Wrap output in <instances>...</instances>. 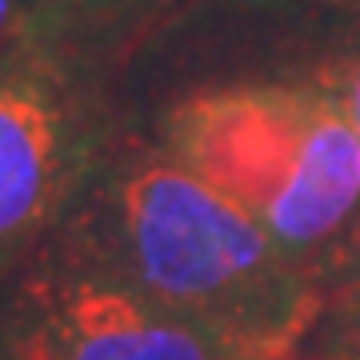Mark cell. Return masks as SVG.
<instances>
[{
	"label": "cell",
	"instance_id": "obj_1",
	"mask_svg": "<svg viewBox=\"0 0 360 360\" xmlns=\"http://www.w3.org/2000/svg\"><path fill=\"white\" fill-rule=\"evenodd\" d=\"M92 180L96 200H77L60 236L248 360L288 356L316 292L257 217L172 156L92 165Z\"/></svg>",
	"mask_w": 360,
	"mask_h": 360
},
{
	"label": "cell",
	"instance_id": "obj_2",
	"mask_svg": "<svg viewBox=\"0 0 360 360\" xmlns=\"http://www.w3.org/2000/svg\"><path fill=\"white\" fill-rule=\"evenodd\" d=\"M172 160L236 200L288 248H316L360 205V144L316 89L196 92L165 120Z\"/></svg>",
	"mask_w": 360,
	"mask_h": 360
},
{
	"label": "cell",
	"instance_id": "obj_3",
	"mask_svg": "<svg viewBox=\"0 0 360 360\" xmlns=\"http://www.w3.org/2000/svg\"><path fill=\"white\" fill-rule=\"evenodd\" d=\"M0 281V360H248L60 232Z\"/></svg>",
	"mask_w": 360,
	"mask_h": 360
},
{
	"label": "cell",
	"instance_id": "obj_4",
	"mask_svg": "<svg viewBox=\"0 0 360 360\" xmlns=\"http://www.w3.org/2000/svg\"><path fill=\"white\" fill-rule=\"evenodd\" d=\"M96 144L89 89L44 37L0 56V276L56 236Z\"/></svg>",
	"mask_w": 360,
	"mask_h": 360
},
{
	"label": "cell",
	"instance_id": "obj_5",
	"mask_svg": "<svg viewBox=\"0 0 360 360\" xmlns=\"http://www.w3.org/2000/svg\"><path fill=\"white\" fill-rule=\"evenodd\" d=\"M321 89L336 101V108L345 112V120L356 132L360 144V56H348V60H336V65L324 68Z\"/></svg>",
	"mask_w": 360,
	"mask_h": 360
},
{
	"label": "cell",
	"instance_id": "obj_6",
	"mask_svg": "<svg viewBox=\"0 0 360 360\" xmlns=\"http://www.w3.org/2000/svg\"><path fill=\"white\" fill-rule=\"evenodd\" d=\"M40 0H0V56L40 37Z\"/></svg>",
	"mask_w": 360,
	"mask_h": 360
},
{
	"label": "cell",
	"instance_id": "obj_7",
	"mask_svg": "<svg viewBox=\"0 0 360 360\" xmlns=\"http://www.w3.org/2000/svg\"><path fill=\"white\" fill-rule=\"evenodd\" d=\"M348 309H352V324H348V333L340 336L333 360H360V300L356 304H348Z\"/></svg>",
	"mask_w": 360,
	"mask_h": 360
},
{
	"label": "cell",
	"instance_id": "obj_8",
	"mask_svg": "<svg viewBox=\"0 0 360 360\" xmlns=\"http://www.w3.org/2000/svg\"><path fill=\"white\" fill-rule=\"evenodd\" d=\"M345 296L348 304H356L360 300V224L352 232V245H348V284H345Z\"/></svg>",
	"mask_w": 360,
	"mask_h": 360
},
{
	"label": "cell",
	"instance_id": "obj_9",
	"mask_svg": "<svg viewBox=\"0 0 360 360\" xmlns=\"http://www.w3.org/2000/svg\"><path fill=\"white\" fill-rule=\"evenodd\" d=\"M40 8H44V0H40Z\"/></svg>",
	"mask_w": 360,
	"mask_h": 360
}]
</instances>
